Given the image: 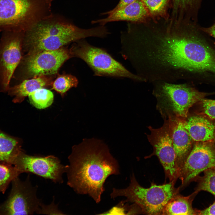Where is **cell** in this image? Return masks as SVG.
Returning <instances> with one entry per match:
<instances>
[{
	"label": "cell",
	"instance_id": "2",
	"mask_svg": "<svg viewBox=\"0 0 215 215\" xmlns=\"http://www.w3.org/2000/svg\"><path fill=\"white\" fill-rule=\"evenodd\" d=\"M25 32L22 45L31 49L32 52L56 50L85 38H102L107 34L103 26L85 29L62 22L41 20Z\"/></svg>",
	"mask_w": 215,
	"mask_h": 215
},
{
	"label": "cell",
	"instance_id": "15",
	"mask_svg": "<svg viewBox=\"0 0 215 215\" xmlns=\"http://www.w3.org/2000/svg\"><path fill=\"white\" fill-rule=\"evenodd\" d=\"M184 124L194 142H214L215 124L205 118L198 115H188Z\"/></svg>",
	"mask_w": 215,
	"mask_h": 215
},
{
	"label": "cell",
	"instance_id": "1",
	"mask_svg": "<svg viewBox=\"0 0 215 215\" xmlns=\"http://www.w3.org/2000/svg\"><path fill=\"white\" fill-rule=\"evenodd\" d=\"M68 159L67 185L77 194L88 195L99 203L107 179L120 173L119 163L108 146L100 139H84L73 147Z\"/></svg>",
	"mask_w": 215,
	"mask_h": 215
},
{
	"label": "cell",
	"instance_id": "26",
	"mask_svg": "<svg viewBox=\"0 0 215 215\" xmlns=\"http://www.w3.org/2000/svg\"><path fill=\"white\" fill-rule=\"evenodd\" d=\"M37 214H65L62 211L59 210L57 205H56L53 201L48 205H45L42 203Z\"/></svg>",
	"mask_w": 215,
	"mask_h": 215
},
{
	"label": "cell",
	"instance_id": "20",
	"mask_svg": "<svg viewBox=\"0 0 215 215\" xmlns=\"http://www.w3.org/2000/svg\"><path fill=\"white\" fill-rule=\"evenodd\" d=\"M28 96L31 104L39 109L49 107L52 104L54 99L53 93L43 87L33 91Z\"/></svg>",
	"mask_w": 215,
	"mask_h": 215
},
{
	"label": "cell",
	"instance_id": "22",
	"mask_svg": "<svg viewBox=\"0 0 215 215\" xmlns=\"http://www.w3.org/2000/svg\"><path fill=\"white\" fill-rule=\"evenodd\" d=\"M202 176H199L195 181L198 184L195 191H200L208 192L215 196V168L210 169L204 172Z\"/></svg>",
	"mask_w": 215,
	"mask_h": 215
},
{
	"label": "cell",
	"instance_id": "25",
	"mask_svg": "<svg viewBox=\"0 0 215 215\" xmlns=\"http://www.w3.org/2000/svg\"><path fill=\"white\" fill-rule=\"evenodd\" d=\"M200 102L202 103V106L204 113L209 118L215 119V100L205 99Z\"/></svg>",
	"mask_w": 215,
	"mask_h": 215
},
{
	"label": "cell",
	"instance_id": "3",
	"mask_svg": "<svg viewBox=\"0 0 215 215\" xmlns=\"http://www.w3.org/2000/svg\"><path fill=\"white\" fill-rule=\"evenodd\" d=\"M152 83L156 108L164 119L172 117L185 119L191 107L211 94L200 91L187 83L157 81Z\"/></svg>",
	"mask_w": 215,
	"mask_h": 215
},
{
	"label": "cell",
	"instance_id": "10",
	"mask_svg": "<svg viewBox=\"0 0 215 215\" xmlns=\"http://www.w3.org/2000/svg\"><path fill=\"white\" fill-rule=\"evenodd\" d=\"M13 165L21 174L32 173L59 184L63 183V175L66 173L68 167L67 165L62 164L60 159L54 156H32L22 151L16 158Z\"/></svg>",
	"mask_w": 215,
	"mask_h": 215
},
{
	"label": "cell",
	"instance_id": "28",
	"mask_svg": "<svg viewBox=\"0 0 215 215\" xmlns=\"http://www.w3.org/2000/svg\"><path fill=\"white\" fill-rule=\"evenodd\" d=\"M136 0H120L117 5L113 10L108 12H112L122 8L134 1Z\"/></svg>",
	"mask_w": 215,
	"mask_h": 215
},
{
	"label": "cell",
	"instance_id": "21",
	"mask_svg": "<svg viewBox=\"0 0 215 215\" xmlns=\"http://www.w3.org/2000/svg\"><path fill=\"white\" fill-rule=\"evenodd\" d=\"M20 174L13 165L0 161V193L4 194L9 184Z\"/></svg>",
	"mask_w": 215,
	"mask_h": 215
},
{
	"label": "cell",
	"instance_id": "13",
	"mask_svg": "<svg viewBox=\"0 0 215 215\" xmlns=\"http://www.w3.org/2000/svg\"><path fill=\"white\" fill-rule=\"evenodd\" d=\"M168 119L179 175L184 163L192 148L194 142L185 127V119L177 117Z\"/></svg>",
	"mask_w": 215,
	"mask_h": 215
},
{
	"label": "cell",
	"instance_id": "11",
	"mask_svg": "<svg viewBox=\"0 0 215 215\" xmlns=\"http://www.w3.org/2000/svg\"><path fill=\"white\" fill-rule=\"evenodd\" d=\"M192 148L181 169L180 188L195 181L202 172L215 168V147L211 143L194 142Z\"/></svg>",
	"mask_w": 215,
	"mask_h": 215
},
{
	"label": "cell",
	"instance_id": "7",
	"mask_svg": "<svg viewBox=\"0 0 215 215\" xmlns=\"http://www.w3.org/2000/svg\"><path fill=\"white\" fill-rule=\"evenodd\" d=\"M19 176L12 181L7 199L0 205V215H32L39 209L42 202L37 195V187L32 185L29 175L24 181Z\"/></svg>",
	"mask_w": 215,
	"mask_h": 215
},
{
	"label": "cell",
	"instance_id": "8",
	"mask_svg": "<svg viewBox=\"0 0 215 215\" xmlns=\"http://www.w3.org/2000/svg\"><path fill=\"white\" fill-rule=\"evenodd\" d=\"M4 32L0 41V91L6 92L22 59L24 32Z\"/></svg>",
	"mask_w": 215,
	"mask_h": 215
},
{
	"label": "cell",
	"instance_id": "17",
	"mask_svg": "<svg viewBox=\"0 0 215 215\" xmlns=\"http://www.w3.org/2000/svg\"><path fill=\"white\" fill-rule=\"evenodd\" d=\"M198 193L195 191L188 196L179 193L168 202L163 211L162 215H196V209L192 206V202Z\"/></svg>",
	"mask_w": 215,
	"mask_h": 215
},
{
	"label": "cell",
	"instance_id": "12",
	"mask_svg": "<svg viewBox=\"0 0 215 215\" xmlns=\"http://www.w3.org/2000/svg\"><path fill=\"white\" fill-rule=\"evenodd\" d=\"M69 57L68 51L62 47L31 52L23 60L22 71L35 77L55 74Z\"/></svg>",
	"mask_w": 215,
	"mask_h": 215
},
{
	"label": "cell",
	"instance_id": "29",
	"mask_svg": "<svg viewBox=\"0 0 215 215\" xmlns=\"http://www.w3.org/2000/svg\"><path fill=\"white\" fill-rule=\"evenodd\" d=\"M202 30L210 36L215 39V22L211 26L208 27H201Z\"/></svg>",
	"mask_w": 215,
	"mask_h": 215
},
{
	"label": "cell",
	"instance_id": "16",
	"mask_svg": "<svg viewBox=\"0 0 215 215\" xmlns=\"http://www.w3.org/2000/svg\"><path fill=\"white\" fill-rule=\"evenodd\" d=\"M48 79L41 76L24 80L22 82L12 87H10L7 92L9 95L14 97V103H21L24 98L33 91L47 85Z\"/></svg>",
	"mask_w": 215,
	"mask_h": 215
},
{
	"label": "cell",
	"instance_id": "19",
	"mask_svg": "<svg viewBox=\"0 0 215 215\" xmlns=\"http://www.w3.org/2000/svg\"><path fill=\"white\" fill-rule=\"evenodd\" d=\"M149 14L153 20L170 18L168 10L172 7L173 0H141Z\"/></svg>",
	"mask_w": 215,
	"mask_h": 215
},
{
	"label": "cell",
	"instance_id": "4",
	"mask_svg": "<svg viewBox=\"0 0 215 215\" xmlns=\"http://www.w3.org/2000/svg\"><path fill=\"white\" fill-rule=\"evenodd\" d=\"M174 185L171 182L162 185L153 182L150 187L145 188L139 184L133 173L128 186L124 188H113L110 196L112 199L125 197L126 202H131L137 205L142 214L162 215L168 202L179 193L180 187L176 188Z\"/></svg>",
	"mask_w": 215,
	"mask_h": 215
},
{
	"label": "cell",
	"instance_id": "27",
	"mask_svg": "<svg viewBox=\"0 0 215 215\" xmlns=\"http://www.w3.org/2000/svg\"><path fill=\"white\" fill-rule=\"evenodd\" d=\"M196 215H215V200L208 208L202 210L196 209Z\"/></svg>",
	"mask_w": 215,
	"mask_h": 215
},
{
	"label": "cell",
	"instance_id": "9",
	"mask_svg": "<svg viewBox=\"0 0 215 215\" xmlns=\"http://www.w3.org/2000/svg\"><path fill=\"white\" fill-rule=\"evenodd\" d=\"M164 120L163 125L159 128L149 126L150 133L147 135L149 142L153 147V151L152 155L158 158L170 182L175 184L179 178V173L169 121L168 119Z\"/></svg>",
	"mask_w": 215,
	"mask_h": 215
},
{
	"label": "cell",
	"instance_id": "14",
	"mask_svg": "<svg viewBox=\"0 0 215 215\" xmlns=\"http://www.w3.org/2000/svg\"><path fill=\"white\" fill-rule=\"evenodd\" d=\"M107 14L106 18L92 21V23H99L104 25L107 23L125 21L142 23L150 20L149 14L141 0H136L132 3L112 12L103 13Z\"/></svg>",
	"mask_w": 215,
	"mask_h": 215
},
{
	"label": "cell",
	"instance_id": "24",
	"mask_svg": "<svg viewBox=\"0 0 215 215\" xmlns=\"http://www.w3.org/2000/svg\"><path fill=\"white\" fill-rule=\"evenodd\" d=\"M202 0H173L175 7L183 10H193L200 7Z\"/></svg>",
	"mask_w": 215,
	"mask_h": 215
},
{
	"label": "cell",
	"instance_id": "18",
	"mask_svg": "<svg viewBox=\"0 0 215 215\" xmlns=\"http://www.w3.org/2000/svg\"><path fill=\"white\" fill-rule=\"evenodd\" d=\"M21 147L17 139L0 130V161L13 165L16 158L22 151Z\"/></svg>",
	"mask_w": 215,
	"mask_h": 215
},
{
	"label": "cell",
	"instance_id": "5",
	"mask_svg": "<svg viewBox=\"0 0 215 215\" xmlns=\"http://www.w3.org/2000/svg\"><path fill=\"white\" fill-rule=\"evenodd\" d=\"M72 54L82 60L92 70L93 75L99 76L127 78L145 82L143 78L128 70L103 48L83 41L73 47Z\"/></svg>",
	"mask_w": 215,
	"mask_h": 215
},
{
	"label": "cell",
	"instance_id": "6",
	"mask_svg": "<svg viewBox=\"0 0 215 215\" xmlns=\"http://www.w3.org/2000/svg\"><path fill=\"white\" fill-rule=\"evenodd\" d=\"M47 0H0V31L25 32L37 19Z\"/></svg>",
	"mask_w": 215,
	"mask_h": 215
},
{
	"label": "cell",
	"instance_id": "23",
	"mask_svg": "<svg viewBox=\"0 0 215 215\" xmlns=\"http://www.w3.org/2000/svg\"><path fill=\"white\" fill-rule=\"evenodd\" d=\"M78 81L75 76L64 75L58 76L53 82L52 89L62 95L73 87H76Z\"/></svg>",
	"mask_w": 215,
	"mask_h": 215
}]
</instances>
